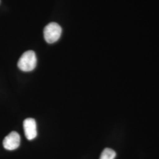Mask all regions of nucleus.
Returning a JSON list of instances; mask_svg holds the SVG:
<instances>
[{"mask_svg": "<svg viewBox=\"0 0 159 159\" xmlns=\"http://www.w3.org/2000/svg\"><path fill=\"white\" fill-rule=\"evenodd\" d=\"M23 127L25 136L29 140H31L36 137L37 135V125L34 119H26L24 121Z\"/></svg>", "mask_w": 159, "mask_h": 159, "instance_id": "4", "label": "nucleus"}, {"mask_svg": "<svg viewBox=\"0 0 159 159\" xmlns=\"http://www.w3.org/2000/svg\"><path fill=\"white\" fill-rule=\"evenodd\" d=\"M62 33L61 26L56 23H49L44 29V39L48 43L52 44L60 38Z\"/></svg>", "mask_w": 159, "mask_h": 159, "instance_id": "2", "label": "nucleus"}, {"mask_svg": "<svg viewBox=\"0 0 159 159\" xmlns=\"http://www.w3.org/2000/svg\"><path fill=\"white\" fill-rule=\"evenodd\" d=\"M18 67L21 71L29 72L35 68L37 65V57L35 53L31 50L25 51L18 61Z\"/></svg>", "mask_w": 159, "mask_h": 159, "instance_id": "1", "label": "nucleus"}, {"mask_svg": "<svg viewBox=\"0 0 159 159\" xmlns=\"http://www.w3.org/2000/svg\"><path fill=\"white\" fill-rule=\"evenodd\" d=\"M116 156V153L113 150L106 148L102 152L100 159H114Z\"/></svg>", "mask_w": 159, "mask_h": 159, "instance_id": "5", "label": "nucleus"}, {"mask_svg": "<svg viewBox=\"0 0 159 159\" xmlns=\"http://www.w3.org/2000/svg\"><path fill=\"white\" fill-rule=\"evenodd\" d=\"M20 136L16 131H12L3 140V146L8 150H14L20 144Z\"/></svg>", "mask_w": 159, "mask_h": 159, "instance_id": "3", "label": "nucleus"}]
</instances>
